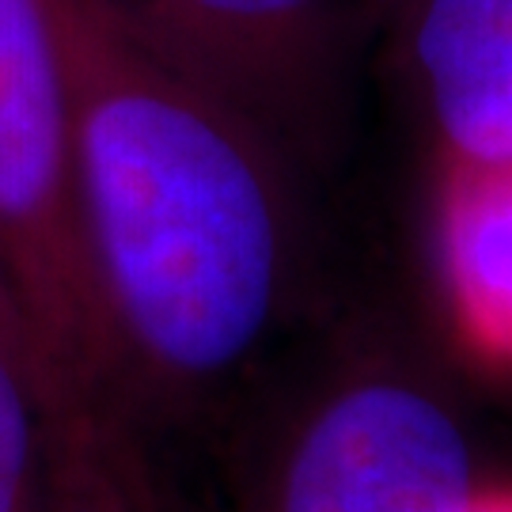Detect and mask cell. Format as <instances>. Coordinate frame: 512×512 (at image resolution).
<instances>
[{
    "label": "cell",
    "instance_id": "cell-1",
    "mask_svg": "<svg viewBox=\"0 0 512 512\" xmlns=\"http://www.w3.org/2000/svg\"><path fill=\"white\" fill-rule=\"evenodd\" d=\"M57 27L76 217L129 410L194 403L255 361L285 308L281 145L110 0H57Z\"/></svg>",
    "mask_w": 512,
    "mask_h": 512
},
{
    "label": "cell",
    "instance_id": "cell-2",
    "mask_svg": "<svg viewBox=\"0 0 512 512\" xmlns=\"http://www.w3.org/2000/svg\"><path fill=\"white\" fill-rule=\"evenodd\" d=\"M0 266L50 410L133 418L76 217L57 0H0Z\"/></svg>",
    "mask_w": 512,
    "mask_h": 512
},
{
    "label": "cell",
    "instance_id": "cell-3",
    "mask_svg": "<svg viewBox=\"0 0 512 512\" xmlns=\"http://www.w3.org/2000/svg\"><path fill=\"white\" fill-rule=\"evenodd\" d=\"M475 482L471 437L440 387L372 361L300 410L258 512H463Z\"/></svg>",
    "mask_w": 512,
    "mask_h": 512
},
{
    "label": "cell",
    "instance_id": "cell-4",
    "mask_svg": "<svg viewBox=\"0 0 512 512\" xmlns=\"http://www.w3.org/2000/svg\"><path fill=\"white\" fill-rule=\"evenodd\" d=\"M285 148L327 114L353 0H110Z\"/></svg>",
    "mask_w": 512,
    "mask_h": 512
},
{
    "label": "cell",
    "instance_id": "cell-5",
    "mask_svg": "<svg viewBox=\"0 0 512 512\" xmlns=\"http://www.w3.org/2000/svg\"><path fill=\"white\" fill-rule=\"evenodd\" d=\"M403 61L437 167H512V0H406Z\"/></svg>",
    "mask_w": 512,
    "mask_h": 512
},
{
    "label": "cell",
    "instance_id": "cell-6",
    "mask_svg": "<svg viewBox=\"0 0 512 512\" xmlns=\"http://www.w3.org/2000/svg\"><path fill=\"white\" fill-rule=\"evenodd\" d=\"M433 258L456 342L512 372V167H437Z\"/></svg>",
    "mask_w": 512,
    "mask_h": 512
},
{
    "label": "cell",
    "instance_id": "cell-7",
    "mask_svg": "<svg viewBox=\"0 0 512 512\" xmlns=\"http://www.w3.org/2000/svg\"><path fill=\"white\" fill-rule=\"evenodd\" d=\"M46 512H164L133 437V421L107 406L54 410Z\"/></svg>",
    "mask_w": 512,
    "mask_h": 512
},
{
    "label": "cell",
    "instance_id": "cell-8",
    "mask_svg": "<svg viewBox=\"0 0 512 512\" xmlns=\"http://www.w3.org/2000/svg\"><path fill=\"white\" fill-rule=\"evenodd\" d=\"M54 410L35 365L0 338V512H46Z\"/></svg>",
    "mask_w": 512,
    "mask_h": 512
},
{
    "label": "cell",
    "instance_id": "cell-9",
    "mask_svg": "<svg viewBox=\"0 0 512 512\" xmlns=\"http://www.w3.org/2000/svg\"><path fill=\"white\" fill-rule=\"evenodd\" d=\"M0 338L12 349H19V353L35 365L31 338H27V323H23V311H19V300H16V293H12V281L4 274V266H0ZM35 372H38V365H35ZM38 380H42V376H38Z\"/></svg>",
    "mask_w": 512,
    "mask_h": 512
},
{
    "label": "cell",
    "instance_id": "cell-10",
    "mask_svg": "<svg viewBox=\"0 0 512 512\" xmlns=\"http://www.w3.org/2000/svg\"><path fill=\"white\" fill-rule=\"evenodd\" d=\"M463 512H512V482H486V478H478Z\"/></svg>",
    "mask_w": 512,
    "mask_h": 512
}]
</instances>
